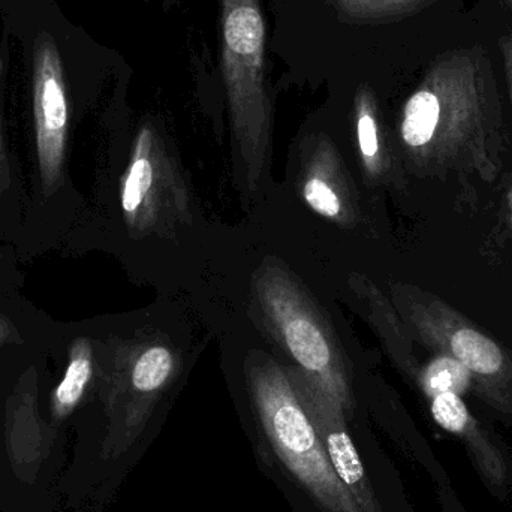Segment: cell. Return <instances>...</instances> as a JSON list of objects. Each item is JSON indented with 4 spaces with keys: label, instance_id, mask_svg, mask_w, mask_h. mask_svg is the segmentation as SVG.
<instances>
[{
    "label": "cell",
    "instance_id": "cell-1",
    "mask_svg": "<svg viewBox=\"0 0 512 512\" xmlns=\"http://www.w3.org/2000/svg\"><path fill=\"white\" fill-rule=\"evenodd\" d=\"M252 393L271 445L292 475L328 512H361L322 447L297 385L273 361L251 372Z\"/></svg>",
    "mask_w": 512,
    "mask_h": 512
},
{
    "label": "cell",
    "instance_id": "cell-3",
    "mask_svg": "<svg viewBox=\"0 0 512 512\" xmlns=\"http://www.w3.org/2000/svg\"><path fill=\"white\" fill-rule=\"evenodd\" d=\"M261 297L280 342L303 367L307 382L340 406L349 405L342 361L315 310L282 276L265 279Z\"/></svg>",
    "mask_w": 512,
    "mask_h": 512
},
{
    "label": "cell",
    "instance_id": "cell-2",
    "mask_svg": "<svg viewBox=\"0 0 512 512\" xmlns=\"http://www.w3.org/2000/svg\"><path fill=\"white\" fill-rule=\"evenodd\" d=\"M264 47L259 0H222V68L234 125L246 143H258L270 123Z\"/></svg>",
    "mask_w": 512,
    "mask_h": 512
},
{
    "label": "cell",
    "instance_id": "cell-10",
    "mask_svg": "<svg viewBox=\"0 0 512 512\" xmlns=\"http://www.w3.org/2000/svg\"><path fill=\"white\" fill-rule=\"evenodd\" d=\"M451 349L466 369L480 375H493L504 364L501 349L471 328H462L454 334Z\"/></svg>",
    "mask_w": 512,
    "mask_h": 512
},
{
    "label": "cell",
    "instance_id": "cell-13",
    "mask_svg": "<svg viewBox=\"0 0 512 512\" xmlns=\"http://www.w3.org/2000/svg\"><path fill=\"white\" fill-rule=\"evenodd\" d=\"M304 200L318 215L327 219H339L343 213L342 198L330 180L312 174L304 183Z\"/></svg>",
    "mask_w": 512,
    "mask_h": 512
},
{
    "label": "cell",
    "instance_id": "cell-14",
    "mask_svg": "<svg viewBox=\"0 0 512 512\" xmlns=\"http://www.w3.org/2000/svg\"><path fill=\"white\" fill-rule=\"evenodd\" d=\"M357 134L361 155L366 159L367 164H370L378 155L379 140L378 126L367 102L361 104L360 113H358Z\"/></svg>",
    "mask_w": 512,
    "mask_h": 512
},
{
    "label": "cell",
    "instance_id": "cell-7",
    "mask_svg": "<svg viewBox=\"0 0 512 512\" xmlns=\"http://www.w3.org/2000/svg\"><path fill=\"white\" fill-rule=\"evenodd\" d=\"M93 378V346L87 337H77L69 346L68 366L51 396V415L62 421L80 405Z\"/></svg>",
    "mask_w": 512,
    "mask_h": 512
},
{
    "label": "cell",
    "instance_id": "cell-4",
    "mask_svg": "<svg viewBox=\"0 0 512 512\" xmlns=\"http://www.w3.org/2000/svg\"><path fill=\"white\" fill-rule=\"evenodd\" d=\"M33 119L41 191L51 198L63 185L69 107L62 57L45 33L33 51Z\"/></svg>",
    "mask_w": 512,
    "mask_h": 512
},
{
    "label": "cell",
    "instance_id": "cell-16",
    "mask_svg": "<svg viewBox=\"0 0 512 512\" xmlns=\"http://www.w3.org/2000/svg\"><path fill=\"white\" fill-rule=\"evenodd\" d=\"M358 3V8L370 9V11H397L408 8L420 0H348Z\"/></svg>",
    "mask_w": 512,
    "mask_h": 512
},
{
    "label": "cell",
    "instance_id": "cell-11",
    "mask_svg": "<svg viewBox=\"0 0 512 512\" xmlns=\"http://www.w3.org/2000/svg\"><path fill=\"white\" fill-rule=\"evenodd\" d=\"M173 366V355L167 348L152 346L137 358L132 367V387L140 393L159 390L170 378Z\"/></svg>",
    "mask_w": 512,
    "mask_h": 512
},
{
    "label": "cell",
    "instance_id": "cell-6",
    "mask_svg": "<svg viewBox=\"0 0 512 512\" xmlns=\"http://www.w3.org/2000/svg\"><path fill=\"white\" fill-rule=\"evenodd\" d=\"M432 414L436 423L442 429L456 433V435L462 436V438L468 439L471 442L469 451H471L472 456L475 457L478 465H480L484 477L489 478L493 486H505L508 478L507 463H505L504 457L499 453V450L486 447V445L481 444V442H486L481 439V436H472L469 433L472 418L465 403L460 399L459 394L442 393L433 397Z\"/></svg>",
    "mask_w": 512,
    "mask_h": 512
},
{
    "label": "cell",
    "instance_id": "cell-18",
    "mask_svg": "<svg viewBox=\"0 0 512 512\" xmlns=\"http://www.w3.org/2000/svg\"><path fill=\"white\" fill-rule=\"evenodd\" d=\"M499 48H501L502 57H504V65L505 69H507V77L510 80L512 90V30L501 36Z\"/></svg>",
    "mask_w": 512,
    "mask_h": 512
},
{
    "label": "cell",
    "instance_id": "cell-19",
    "mask_svg": "<svg viewBox=\"0 0 512 512\" xmlns=\"http://www.w3.org/2000/svg\"><path fill=\"white\" fill-rule=\"evenodd\" d=\"M508 2H510V3H511V5H512V0H508Z\"/></svg>",
    "mask_w": 512,
    "mask_h": 512
},
{
    "label": "cell",
    "instance_id": "cell-5",
    "mask_svg": "<svg viewBox=\"0 0 512 512\" xmlns=\"http://www.w3.org/2000/svg\"><path fill=\"white\" fill-rule=\"evenodd\" d=\"M295 385L340 483L361 512H381L360 454L343 423L342 406L309 382Z\"/></svg>",
    "mask_w": 512,
    "mask_h": 512
},
{
    "label": "cell",
    "instance_id": "cell-15",
    "mask_svg": "<svg viewBox=\"0 0 512 512\" xmlns=\"http://www.w3.org/2000/svg\"><path fill=\"white\" fill-rule=\"evenodd\" d=\"M11 161L3 132L2 101H0V197L11 188Z\"/></svg>",
    "mask_w": 512,
    "mask_h": 512
},
{
    "label": "cell",
    "instance_id": "cell-17",
    "mask_svg": "<svg viewBox=\"0 0 512 512\" xmlns=\"http://www.w3.org/2000/svg\"><path fill=\"white\" fill-rule=\"evenodd\" d=\"M20 345L23 343L20 331L11 319L0 313V348L6 345Z\"/></svg>",
    "mask_w": 512,
    "mask_h": 512
},
{
    "label": "cell",
    "instance_id": "cell-8",
    "mask_svg": "<svg viewBox=\"0 0 512 512\" xmlns=\"http://www.w3.org/2000/svg\"><path fill=\"white\" fill-rule=\"evenodd\" d=\"M150 149H152V134L149 129H144L138 137L134 156L122 185V209L131 225H137L141 216L144 215V207L149 203L150 192H152L155 168H153Z\"/></svg>",
    "mask_w": 512,
    "mask_h": 512
},
{
    "label": "cell",
    "instance_id": "cell-9",
    "mask_svg": "<svg viewBox=\"0 0 512 512\" xmlns=\"http://www.w3.org/2000/svg\"><path fill=\"white\" fill-rule=\"evenodd\" d=\"M439 122V99L430 81L406 102L403 113L402 135L408 146L423 147L435 137Z\"/></svg>",
    "mask_w": 512,
    "mask_h": 512
},
{
    "label": "cell",
    "instance_id": "cell-12",
    "mask_svg": "<svg viewBox=\"0 0 512 512\" xmlns=\"http://www.w3.org/2000/svg\"><path fill=\"white\" fill-rule=\"evenodd\" d=\"M469 370L460 363L459 360L453 358H439L430 364L424 378L427 393L435 397L442 393H463L468 387Z\"/></svg>",
    "mask_w": 512,
    "mask_h": 512
}]
</instances>
